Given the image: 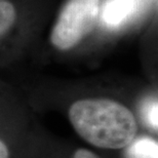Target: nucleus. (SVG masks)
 <instances>
[{"label":"nucleus","mask_w":158,"mask_h":158,"mask_svg":"<svg viewBox=\"0 0 158 158\" xmlns=\"http://www.w3.org/2000/svg\"><path fill=\"white\" fill-rule=\"evenodd\" d=\"M68 119L78 137L94 149L124 150L139 135L135 113L106 98L75 101L68 109Z\"/></svg>","instance_id":"obj_1"},{"label":"nucleus","mask_w":158,"mask_h":158,"mask_svg":"<svg viewBox=\"0 0 158 158\" xmlns=\"http://www.w3.org/2000/svg\"><path fill=\"white\" fill-rule=\"evenodd\" d=\"M101 0H68L63 7L50 40L61 50H68L87 35L100 15Z\"/></svg>","instance_id":"obj_2"},{"label":"nucleus","mask_w":158,"mask_h":158,"mask_svg":"<svg viewBox=\"0 0 158 158\" xmlns=\"http://www.w3.org/2000/svg\"><path fill=\"white\" fill-rule=\"evenodd\" d=\"M140 7L141 0H105L100 11L106 27L116 29L135 17Z\"/></svg>","instance_id":"obj_3"},{"label":"nucleus","mask_w":158,"mask_h":158,"mask_svg":"<svg viewBox=\"0 0 158 158\" xmlns=\"http://www.w3.org/2000/svg\"><path fill=\"white\" fill-rule=\"evenodd\" d=\"M126 149V158H157L158 143L153 138L137 137Z\"/></svg>","instance_id":"obj_4"},{"label":"nucleus","mask_w":158,"mask_h":158,"mask_svg":"<svg viewBox=\"0 0 158 158\" xmlns=\"http://www.w3.org/2000/svg\"><path fill=\"white\" fill-rule=\"evenodd\" d=\"M157 111V100L153 99V98L145 101L141 108V117L143 119L145 125L153 132H157L158 131Z\"/></svg>","instance_id":"obj_5"},{"label":"nucleus","mask_w":158,"mask_h":158,"mask_svg":"<svg viewBox=\"0 0 158 158\" xmlns=\"http://www.w3.org/2000/svg\"><path fill=\"white\" fill-rule=\"evenodd\" d=\"M15 21V9L7 0H0V37L9 30Z\"/></svg>","instance_id":"obj_6"},{"label":"nucleus","mask_w":158,"mask_h":158,"mask_svg":"<svg viewBox=\"0 0 158 158\" xmlns=\"http://www.w3.org/2000/svg\"><path fill=\"white\" fill-rule=\"evenodd\" d=\"M72 158H101L96 151L87 149V148H79L75 150Z\"/></svg>","instance_id":"obj_7"},{"label":"nucleus","mask_w":158,"mask_h":158,"mask_svg":"<svg viewBox=\"0 0 158 158\" xmlns=\"http://www.w3.org/2000/svg\"><path fill=\"white\" fill-rule=\"evenodd\" d=\"M0 158H11L10 147L1 137H0Z\"/></svg>","instance_id":"obj_8"}]
</instances>
